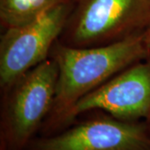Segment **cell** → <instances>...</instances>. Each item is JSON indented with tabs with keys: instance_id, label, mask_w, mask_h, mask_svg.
<instances>
[{
	"instance_id": "obj_1",
	"label": "cell",
	"mask_w": 150,
	"mask_h": 150,
	"mask_svg": "<svg viewBox=\"0 0 150 150\" xmlns=\"http://www.w3.org/2000/svg\"><path fill=\"white\" fill-rule=\"evenodd\" d=\"M149 53L144 33L94 48H72L58 40L49 55L59 69L54 103L38 135H52L69 127L72 112L83 98Z\"/></svg>"
},
{
	"instance_id": "obj_2",
	"label": "cell",
	"mask_w": 150,
	"mask_h": 150,
	"mask_svg": "<svg viewBox=\"0 0 150 150\" xmlns=\"http://www.w3.org/2000/svg\"><path fill=\"white\" fill-rule=\"evenodd\" d=\"M59 69L48 58L1 91L0 150H25L54 103Z\"/></svg>"
},
{
	"instance_id": "obj_3",
	"label": "cell",
	"mask_w": 150,
	"mask_h": 150,
	"mask_svg": "<svg viewBox=\"0 0 150 150\" xmlns=\"http://www.w3.org/2000/svg\"><path fill=\"white\" fill-rule=\"evenodd\" d=\"M59 41L72 48H94L143 33L150 20V0H72Z\"/></svg>"
},
{
	"instance_id": "obj_4",
	"label": "cell",
	"mask_w": 150,
	"mask_h": 150,
	"mask_svg": "<svg viewBox=\"0 0 150 150\" xmlns=\"http://www.w3.org/2000/svg\"><path fill=\"white\" fill-rule=\"evenodd\" d=\"M25 150H150V133L145 121H123L92 110L57 134L37 135Z\"/></svg>"
},
{
	"instance_id": "obj_5",
	"label": "cell",
	"mask_w": 150,
	"mask_h": 150,
	"mask_svg": "<svg viewBox=\"0 0 150 150\" xmlns=\"http://www.w3.org/2000/svg\"><path fill=\"white\" fill-rule=\"evenodd\" d=\"M72 6V0H66L32 21L3 30L0 38V90L49 58Z\"/></svg>"
},
{
	"instance_id": "obj_6",
	"label": "cell",
	"mask_w": 150,
	"mask_h": 150,
	"mask_svg": "<svg viewBox=\"0 0 150 150\" xmlns=\"http://www.w3.org/2000/svg\"><path fill=\"white\" fill-rule=\"evenodd\" d=\"M92 110H102L123 121H145L150 114V53L83 98L72 112V123Z\"/></svg>"
},
{
	"instance_id": "obj_7",
	"label": "cell",
	"mask_w": 150,
	"mask_h": 150,
	"mask_svg": "<svg viewBox=\"0 0 150 150\" xmlns=\"http://www.w3.org/2000/svg\"><path fill=\"white\" fill-rule=\"evenodd\" d=\"M66 0H0L2 30L18 27L37 18Z\"/></svg>"
},
{
	"instance_id": "obj_8",
	"label": "cell",
	"mask_w": 150,
	"mask_h": 150,
	"mask_svg": "<svg viewBox=\"0 0 150 150\" xmlns=\"http://www.w3.org/2000/svg\"><path fill=\"white\" fill-rule=\"evenodd\" d=\"M144 40L146 47L150 51V20L144 32Z\"/></svg>"
},
{
	"instance_id": "obj_9",
	"label": "cell",
	"mask_w": 150,
	"mask_h": 150,
	"mask_svg": "<svg viewBox=\"0 0 150 150\" xmlns=\"http://www.w3.org/2000/svg\"><path fill=\"white\" fill-rule=\"evenodd\" d=\"M145 123H146V124H147L148 129H149V133H150V114H149V116L147 118V119L145 120Z\"/></svg>"
}]
</instances>
